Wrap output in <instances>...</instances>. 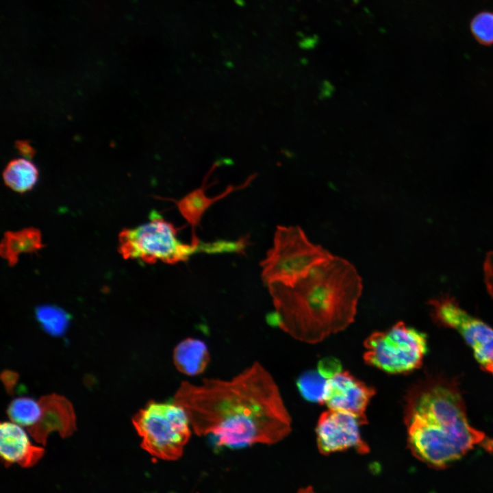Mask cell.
<instances>
[{"label": "cell", "mask_w": 493, "mask_h": 493, "mask_svg": "<svg viewBox=\"0 0 493 493\" xmlns=\"http://www.w3.org/2000/svg\"><path fill=\"white\" fill-rule=\"evenodd\" d=\"M407 446L419 460L444 468L476 446L493 452V439L472 427L455 378L428 375L405 396Z\"/></svg>", "instance_id": "cell-3"}, {"label": "cell", "mask_w": 493, "mask_h": 493, "mask_svg": "<svg viewBox=\"0 0 493 493\" xmlns=\"http://www.w3.org/2000/svg\"><path fill=\"white\" fill-rule=\"evenodd\" d=\"M36 166L29 159L21 157L11 160L5 166L2 177L6 186L18 193L31 190L38 179Z\"/></svg>", "instance_id": "cell-16"}, {"label": "cell", "mask_w": 493, "mask_h": 493, "mask_svg": "<svg viewBox=\"0 0 493 493\" xmlns=\"http://www.w3.org/2000/svg\"><path fill=\"white\" fill-rule=\"evenodd\" d=\"M274 305L268 323L293 338L318 343L355 319L362 279L347 260L333 255L292 286H267Z\"/></svg>", "instance_id": "cell-2"}, {"label": "cell", "mask_w": 493, "mask_h": 493, "mask_svg": "<svg viewBox=\"0 0 493 493\" xmlns=\"http://www.w3.org/2000/svg\"><path fill=\"white\" fill-rule=\"evenodd\" d=\"M248 183L249 181L242 186H230L223 193L214 197L206 196L204 190L205 187L202 186L175 202L179 212L192 226L194 233V227L198 225L204 212L212 204L223 199L231 192L245 187Z\"/></svg>", "instance_id": "cell-15"}, {"label": "cell", "mask_w": 493, "mask_h": 493, "mask_svg": "<svg viewBox=\"0 0 493 493\" xmlns=\"http://www.w3.org/2000/svg\"><path fill=\"white\" fill-rule=\"evenodd\" d=\"M38 402L41 414L37 422L27 431L34 439L45 444L52 431L62 437L71 435L76 429V417L73 407L64 396L55 394L42 396Z\"/></svg>", "instance_id": "cell-11"}, {"label": "cell", "mask_w": 493, "mask_h": 493, "mask_svg": "<svg viewBox=\"0 0 493 493\" xmlns=\"http://www.w3.org/2000/svg\"><path fill=\"white\" fill-rule=\"evenodd\" d=\"M44 453L45 449L33 444L21 426L13 422L1 424L0 454L6 466L17 464L22 467H31Z\"/></svg>", "instance_id": "cell-12"}, {"label": "cell", "mask_w": 493, "mask_h": 493, "mask_svg": "<svg viewBox=\"0 0 493 493\" xmlns=\"http://www.w3.org/2000/svg\"><path fill=\"white\" fill-rule=\"evenodd\" d=\"M317 370L325 379H329L341 371V364L334 357H325L318 362Z\"/></svg>", "instance_id": "cell-21"}, {"label": "cell", "mask_w": 493, "mask_h": 493, "mask_svg": "<svg viewBox=\"0 0 493 493\" xmlns=\"http://www.w3.org/2000/svg\"><path fill=\"white\" fill-rule=\"evenodd\" d=\"M141 446L154 457L174 460L183 453L192 427L184 408L171 402L150 401L132 418Z\"/></svg>", "instance_id": "cell-6"}, {"label": "cell", "mask_w": 493, "mask_h": 493, "mask_svg": "<svg viewBox=\"0 0 493 493\" xmlns=\"http://www.w3.org/2000/svg\"><path fill=\"white\" fill-rule=\"evenodd\" d=\"M472 36L481 45H493V12L484 11L476 14L470 21Z\"/></svg>", "instance_id": "cell-20"}, {"label": "cell", "mask_w": 493, "mask_h": 493, "mask_svg": "<svg viewBox=\"0 0 493 493\" xmlns=\"http://www.w3.org/2000/svg\"><path fill=\"white\" fill-rule=\"evenodd\" d=\"M360 420L353 414L328 409L320 416L316 427L317 446L323 455L353 448L361 454L369 451L363 440Z\"/></svg>", "instance_id": "cell-9"}, {"label": "cell", "mask_w": 493, "mask_h": 493, "mask_svg": "<svg viewBox=\"0 0 493 493\" xmlns=\"http://www.w3.org/2000/svg\"><path fill=\"white\" fill-rule=\"evenodd\" d=\"M483 277L488 292L493 299V251L486 254L483 262Z\"/></svg>", "instance_id": "cell-22"}, {"label": "cell", "mask_w": 493, "mask_h": 493, "mask_svg": "<svg viewBox=\"0 0 493 493\" xmlns=\"http://www.w3.org/2000/svg\"><path fill=\"white\" fill-rule=\"evenodd\" d=\"M299 493H315L312 488H303L300 490Z\"/></svg>", "instance_id": "cell-24"}, {"label": "cell", "mask_w": 493, "mask_h": 493, "mask_svg": "<svg viewBox=\"0 0 493 493\" xmlns=\"http://www.w3.org/2000/svg\"><path fill=\"white\" fill-rule=\"evenodd\" d=\"M176 369L187 376L202 374L210 362V353L205 342L194 338H186L176 344L173 351Z\"/></svg>", "instance_id": "cell-13"}, {"label": "cell", "mask_w": 493, "mask_h": 493, "mask_svg": "<svg viewBox=\"0 0 493 493\" xmlns=\"http://www.w3.org/2000/svg\"><path fill=\"white\" fill-rule=\"evenodd\" d=\"M43 247L40 231L34 227L7 231L1 240L0 253L10 265H14L22 253H33Z\"/></svg>", "instance_id": "cell-14"}, {"label": "cell", "mask_w": 493, "mask_h": 493, "mask_svg": "<svg viewBox=\"0 0 493 493\" xmlns=\"http://www.w3.org/2000/svg\"><path fill=\"white\" fill-rule=\"evenodd\" d=\"M36 316L43 328L53 335L62 334L68 323L66 313L55 307H40L36 310Z\"/></svg>", "instance_id": "cell-19"}, {"label": "cell", "mask_w": 493, "mask_h": 493, "mask_svg": "<svg viewBox=\"0 0 493 493\" xmlns=\"http://www.w3.org/2000/svg\"><path fill=\"white\" fill-rule=\"evenodd\" d=\"M333 255L312 242L299 226H277L273 247L260 263L262 280L266 286H292Z\"/></svg>", "instance_id": "cell-5"}, {"label": "cell", "mask_w": 493, "mask_h": 493, "mask_svg": "<svg viewBox=\"0 0 493 493\" xmlns=\"http://www.w3.org/2000/svg\"><path fill=\"white\" fill-rule=\"evenodd\" d=\"M375 390L347 371H340L327 379L323 404L328 409L351 413L363 425L367 423L366 407Z\"/></svg>", "instance_id": "cell-10"}, {"label": "cell", "mask_w": 493, "mask_h": 493, "mask_svg": "<svg viewBox=\"0 0 493 493\" xmlns=\"http://www.w3.org/2000/svg\"><path fill=\"white\" fill-rule=\"evenodd\" d=\"M186 410L193 431L218 446L271 444L291 431V418L270 372L255 362L230 379L183 381L173 400Z\"/></svg>", "instance_id": "cell-1"}, {"label": "cell", "mask_w": 493, "mask_h": 493, "mask_svg": "<svg viewBox=\"0 0 493 493\" xmlns=\"http://www.w3.org/2000/svg\"><path fill=\"white\" fill-rule=\"evenodd\" d=\"M177 229L157 214H151L150 220L138 227L125 229L118 236V251L123 258L138 259L147 264L157 260L174 264L186 261L197 251H236L237 242L220 241L201 243L195 236L190 244L177 238Z\"/></svg>", "instance_id": "cell-4"}, {"label": "cell", "mask_w": 493, "mask_h": 493, "mask_svg": "<svg viewBox=\"0 0 493 493\" xmlns=\"http://www.w3.org/2000/svg\"><path fill=\"white\" fill-rule=\"evenodd\" d=\"M7 413L12 422L28 429L38 420L41 409L38 401L29 397H19L10 403Z\"/></svg>", "instance_id": "cell-17"}, {"label": "cell", "mask_w": 493, "mask_h": 493, "mask_svg": "<svg viewBox=\"0 0 493 493\" xmlns=\"http://www.w3.org/2000/svg\"><path fill=\"white\" fill-rule=\"evenodd\" d=\"M327 381L318 370H308L298 378L296 386L305 400L323 404Z\"/></svg>", "instance_id": "cell-18"}, {"label": "cell", "mask_w": 493, "mask_h": 493, "mask_svg": "<svg viewBox=\"0 0 493 493\" xmlns=\"http://www.w3.org/2000/svg\"><path fill=\"white\" fill-rule=\"evenodd\" d=\"M15 147L19 153L24 157V158L31 159L36 153L35 149L27 140L16 141L15 143Z\"/></svg>", "instance_id": "cell-23"}, {"label": "cell", "mask_w": 493, "mask_h": 493, "mask_svg": "<svg viewBox=\"0 0 493 493\" xmlns=\"http://www.w3.org/2000/svg\"><path fill=\"white\" fill-rule=\"evenodd\" d=\"M364 346V362L390 374H405L420 368L428 351L427 335L402 321L373 332Z\"/></svg>", "instance_id": "cell-7"}, {"label": "cell", "mask_w": 493, "mask_h": 493, "mask_svg": "<svg viewBox=\"0 0 493 493\" xmlns=\"http://www.w3.org/2000/svg\"><path fill=\"white\" fill-rule=\"evenodd\" d=\"M427 305L433 320L459 332L472 349L483 370L493 376V328L468 314L449 294L432 298Z\"/></svg>", "instance_id": "cell-8"}]
</instances>
